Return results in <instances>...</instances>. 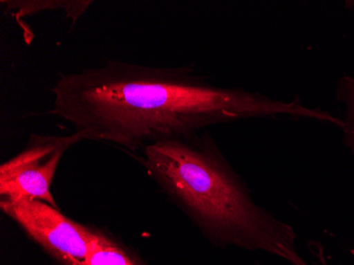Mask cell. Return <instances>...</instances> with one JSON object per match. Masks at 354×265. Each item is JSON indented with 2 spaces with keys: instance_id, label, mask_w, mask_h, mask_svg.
I'll return each mask as SVG.
<instances>
[{
  "instance_id": "6",
  "label": "cell",
  "mask_w": 354,
  "mask_h": 265,
  "mask_svg": "<svg viewBox=\"0 0 354 265\" xmlns=\"http://www.w3.org/2000/svg\"><path fill=\"white\" fill-rule=\"evenodd\" d=\"M7 6L8 13L13 14L17 21L26 16L33 15L41 10L65 9L67 16L73 21L83 15L91 1H1Z\"/></svg>"
},
{
  "instance_id": "4",
  "label": "cell",
  "mask_w": 354,
  "mask_h": 265,
  "mask_svg": "<svg viewBox=\"0 0 354 265\" xmlns=\"http://www.w3.org/2000/svg\"><path fill=\"white\" fill-rule=\"evenodd\" d=\"M84 140L80 133L67 136L32 134L19 154L0 165V197L43 201L57 207L51 185L64 153Z\"/></svg>"
},
{
  "instance_id": "2",
  "label": "cell",
  "mask_w": 354,
  "mask_h": 265,
  "mask_svg": "<svg viewBox=\"0 0 354 265\" xmlns=\"http://www.w3.org/2000/svg\"><path fill=\"white\" fill-rule=\"evenodd\" d=\"M138 153L149 176L209 242L310 265L298 253L293 227L254 202L207 131L156 141Z\"/></svg>"
},
{
  "instance_id": "1",
  "label": "cell",
  "mask_w": 354,
  "mask_h": 265,
  "mask_svg": "<svg viewBox=\"0 0 354 265\" xmlns=\"http://www.w3.org/2000/svg\"><path fill=\"white\" fill-rule=\"evenodd\" d=\"M50 91L51 115L84 140L113 143L132 153L156 141L248 119L288 116L339 123L298 97L279 100L214 84L193 66L167 68L109 60L98 67L59 73Z\"/></svg>"
},
{
  "instance_id": "8",
  "label": "cell",
  "mask_w": 354,
  "mask_h": 265,
  "mask_svg": "<svg viewBox=\"0 0 354 265\" xmlns=\"http://www.w3.org/2000/svg\"><path fill=\"white\" fill-rule=\"evenodd\" d=\"M318 260H319L320 264L322 265H329L328 264L327 259L324 256L323 253H320V254L317 255Z\"/></svg>"
},
{
  "instance_id": "5",
  "label": "cell",
  "mask_w": 354,
  "mask_h": 265,
  "mask_svg": "<svg viewBox=\"0 0 354 265\" xmlns=\"http://www.w3.org/2000/svg\"><path fill=\"white\" fill-rule=\"evenodd\" d=\"M86 265L148 264L114 236L93 226V242Z\"/></svg>"
},
{
  "instance_id": "7",
  "label": "cell",
  "mask_w": 354,
  "mask_h": 265,
  "mask_svg": "<svg viewBox=\"0 0 354 265\" xmlns=\"http://www.w3.org/2000/svg\"><path fill=\"white\" fill-rule=\"evenodd\" d=\"M336 99L344 107L345 118L342 131L346 145L354 157V75H345L336 86Z\"/></svg>"
},
{
  "instance_id": "3",
  "label": "cell",
  "mask_w": 354,
  "mask_h": 265,
  "mask_svg": "<svg viewBox=\"0 0 354 265\" xmlns=\"http://www.w3.org/2000/svg\"><path fill=\"white\" fill-rule=\"evenodd\" d=\"M0 209L61 265H86L93 226L81 224L43 201L0 200Z\"/></svg>"
}]
</instances>
